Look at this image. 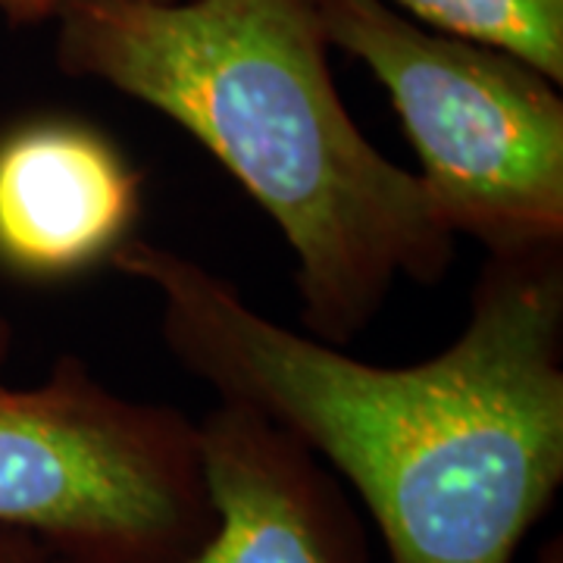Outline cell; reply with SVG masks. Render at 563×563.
Listing matches in <instances>:
<instances>
[{
  "label": "cell",
  "mask_w": 563,
  "mask_h": 563,
  "mask_svg": "<svg viewBox=\"0 0 563 563\" xmlns=\"http://www.w3.org/2000/svg\"><path fill=\"white\" fill-rule=\"evenodd\" d=\"M444 35L488 44L563 85V0H385Z\"/></svg>",
  "instance_id": "7"
},
{
  "label": "cell",
  "mask_w": 563,
  "mask_h": 563,
  "mask_svg": "<svg viewBox=\"0 0 563 563\" xmlns=\"http://www.w3.org/2000/svg\"><path fill=\"white\" fill-rule=\"evenodd\" d=\"M73 0H0V16L10 25H38L60 16Z\"/></svg>",
  "instance_id": "8"
},
{
  "label": "cell",
  "mask_w": 563,
  "mask_h": 563,
  "mask_svg": "<svg viewBox=\"0 0 563 563\" xmlns=\"http://www.w3.org/2000/svg\"><path fill=\"white\" fill-rule=\"evenodd\" d=\"M325 38L395 107L439 220L488 257L563 247V98L536 66L385 0H320Z\"/></svg>",
  "instance_id": "3"
},
{
  "label": "cell",
  "mask_w": 563,
  "mask_h": 563,
  "mask_svg": "<svg viewBox=\"0 0 563 563\" xmlns=\"http://www.w3.org/2000/svg\"><path fill=\"white\" fill-rule=\"evenodd\" d=\"M198 435L217 529L191 563H373L339 476L279 426L220 401Z\"/></svg>",
  "instance_id": "5"
},
{
  "label": "cell",
  "mask_w": 563,
  "mask_h": 563,
  "mask_svg": "<svg viewBox=\"0 0 563 563\" xmlns=\"http://www.w3.org/2000/svg\"><path fill=\"white\" fill-rule=\"evenodd\" d=\"M110 266L161 301V339L217 398L279 426L379 526L388 563H514L563 483V247L488 257L470 317L410 366L269 320L235 282L125 239Z\"/></svg>",
  "instance_id": "1"
},
{
  "label": "cell",
  "mask_w": 563,
  "mask_h": 563,
  "mask_svg": "<svg viewBox=\"0 0 563 563\" xmlns=\"http://www.w3.org/2000/svg\"><path fill=\"white\" fill-rule=\"evenodd\" d=\"M141 213V173L95 125L38 117L0 135V266L32 282L107 263Z\"/></svg>",
  "instance_id": "6"
},
{
  "label": "cell",
  "mask_w": 563,
  "mask_h": 563,
  "mask_svg": "<svg viewBox=\"0 0 563 563\" xmlns=\"http://www.w3.org/2000/svg\"><path fill=\"white\" fill-rule=\"evenodd\" d=\"M10 354H13V325L0 310V376H3V369L10 363Z\"/></svg>",
  "instance_id": "9"
},
{
  "label": "cell",
  "mask_w": 563,
  "mask_h": 563,
  "mask_svg": "<svg viewBox=\"0 0 563 563\" xmlns=\"http://www.w3.org/2000/svg\"><path fill=\"white\" fill-rule=\"evenodd\" d=\"M536 563H563V542H561V539H551V542H544V548L539 551Z\"/></svg>",
  "instance_id": "10"
},
{
  "label": "cell",
  "mask_w": 563,
  "mask_h": 563,
  "mask_svg": "<svg viewBox=\"0 0 563 563\" xmlns=\"http://www.w3.org/2000/svg\"><path fill=\"white\" fill-rule=\"evenodd\" d=\"M54 22L66 76L176 122L273 220L307 335L347 347L398 282L451 269L420 176L344 107L320 0H73Z\"/></svg>",
  "instance_id": "2"
},
{
  "label": "cell",
  "mask_w": 563,
  "mask_h": 563,
  "mask_svg": "<svg viewBox=\"0 0 563 563\" xmlns=\"http://www.w3.org/2000/svg\"><path fill=\"white\" fill-rule=\"evenodd\" d=\"M0 526L57 563H191L217 529L198 420L76 354L38 385L0 383Z\"/></svg>",
  "instance_id": "4"
}]
</instances>
